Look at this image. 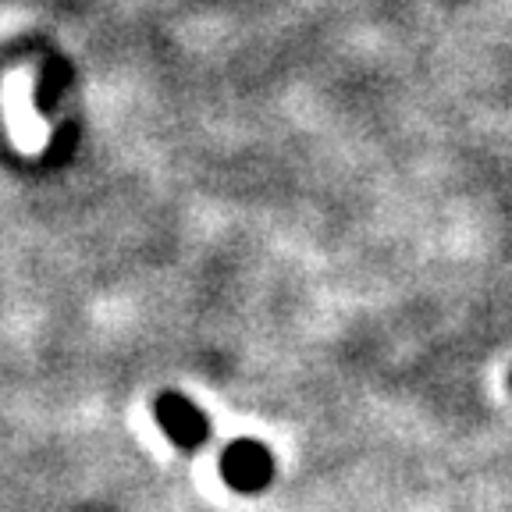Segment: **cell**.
Here are the masks:
<instances>
[{
	"instance_id": "6da1fadb",
	"label": "cell",
	"mask_w": 512,
	"mask_h": 512,
	"mask_svg": "<svg viewBox=\"0 0 512 512\" xmlns=\"http://www.w3.org/2000/svg\"><path fill=\"white\" fill-rule=\"evenodd\" d=\"M274 463L267 456L264 445H256V441H235L228 452H224V477L228 484L239 491H260L271 480Z\"/></svg>"
},
{
	"instance_id": "7a4b0ae2",
	"label": "cell",
	"mask_w": 512,
	"mask_h": 512,
	"mask_svg": "<svg viewBox=\"0 0 512 512\" xmlns=\"http://www.w3.org/2000/svg\"><path fill=\"white\" fill-rule=\"evenodd\" d=\"M160 420L168 427V434L182 445H196L207 438V420L196 406H189L185 399H168L160 406Z\"/></svg>"
}]
</instances>
